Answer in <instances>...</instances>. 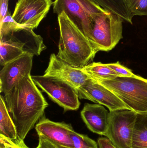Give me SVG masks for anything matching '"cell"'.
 <instances>
[{
    "label": "cell",
    "instance_id": "6da1fadb",
    "mask_svg": "<svg viewBox=\"0 0 147 148\" xmlns=\"http://www.w3.org/2000/svg\"><path fill=\"white\" fill-rule=\"evenodd\" d=\"M7 109L16 127L18 138L24 141L26 136L44 117L48 106L31 74L22 78L4 95Z\"/></svg>",
    "mask_w": 147,
    "mask_h": 148
},
{
    "label": "cell",
    "instance_id": "7a4b0ae2",
    "mask_svg": "<svg viewBox=\"0 0 147 148\" xmlns=\"http://www.w3.org/2000/svg\"><path fill=\"white\" fill-rule=\"evenodd\" d=\"M58 21L60 39L57 55L75 67L83 68L98 52L64 12L58 16Z\"/></svg>",
    "mask_w": 147,
    "mask_h": 148
},
{
    "label": "cell",
    "instance_id": "3957f363",
    "mask_svg": "<svg viewBox=\"0 0 147 148\" xmlns=\"http://www.w3.org/2000/svg\"><path fill=\"white\" fill-rule=\"evenodd\" d=\"M96 81L117 96L129 110L136 113L147 112V79L134 75Z\"/></svg>",
    "mask_w": 147,
    "mask_h": 148
},
{
    "label": "cell",
    "instance_id": "277c9868",
    "mask_svg": "<svg viewBox=\"0 0 147 148\" xmlns=\"http://www.w3.org/2000/svg\"><path fill=\"white\" fill-rule=\"evenodd\" d=\"M123 20L110 11L95 15L89 40L98 52L112 50L122 39Z\"/></svg>",
    "mask_w": 147,
    "mask_h": 148
},
{
    "label": "cell",
    "instance_id": "5b68a950",
    "mask_svg": "<svg viewBox=\"0 0 147 148\" xmlns=\"http://www.w3.org/2000/svg\"><path fill=\"white\" fill-rule=\"evenodd\" d=\"M53 11L58 16L64 12L89 40L94 16L108 11L92 0H55Z\"/></svg>",
    "mask_w": 147,
    "mask_h": 148
},
{
    "label": "cell",
    "instance_id": "8992f818",
    "mask_svg": "<svg viewBox=\"0 0 147 148\" xmlns=\"http://www.w3.org/2000/svg\"><path fill=\"white\" fill-rule=\"evenodd\" d=\"M36 85L47 94L54 102L62 107L64 111L77 110L80 107L77 89L68 83L54 77L32 76Z\"/></svg>",
    "mask_w": 147,
    "mask_h": 148
},
{
    "label": "cell",
    "instance_id": "52a82bcc",
    "mask_svg": "<svg viewBox=\"0 0 147 148\" xmlns=\"http://www.w3.org/2000/svg\"><path fill=\"white\" fill-rule=\"evenodd\" d=\"M46 47L43 39L31 30L27 36L21 37L14 34L0 38V64L4 65L25 53L39 56Z\"/></svg>",
    "mask_w": 147,
    "mask_h": 148
},
{
    "label": "cell",
    "instance_id": "ba28073f",
    "mask_svg": "<svg viewBox=\"0 0 147 148\" xmlns=\"http://www.w3.org/2000/svg\"><path fill=\"white\" fill-rule=\"evenodd\" d=\"M137 113L129 110L110 111L105 136L117 148H132L133 130Z\"/></svg>",
    "mask_w": 147,
    "mask_h": 148
},
{
    "label": "cell",
    "instance_id": "9c48e42d",
    "mask_svg": "<svg viewBox=\"0 0 147 148\" xmlns=\"http://www.w3.org/2000/svg\"><path fill=\"white\" fill-rule=\"evenodd\" d=\"M52 4L51 0H18L12 16L20 25L33 30L45 17Z\"/></svg>",
    "mask_w": 147,
    "mask_h": 148
},
{
    "label": "cell",
    "instance_id": "30bf717a",
    "mask_svg": "<svg viewBox=\"0 0 147 148\" xmlns=\"http://www.w3.org/2000/svg\"><path fill=\"white\" fill-rule=\"evenodd\" d=\"M79 99H86L106 106L110 111L129 108L114 93L90 78L77 89Z\"/></svg>",
    "mask_w": 147,
    "mask_h": 148
},
{
    "label": "cell",
    "instance_id": "8fae6325",
    "mask_svg": "<svg viewBox=\"0 0 147 148\" xmlns=\"http://www.w3.org/2000/svg\"><path fill=\"white\" fill-rule=\"evenodd\" d=\"M34 56L25 53L3 66L0 72L1 93H8L22 78L31 74Z\"/></svg>",
    "mask_w": 147,
    "mask_h": 148
},
{
    "label": "cell",
    "instance_id": "7c38bea8",
    "mask_svg": "<svg viewBox=\"0 0 147 148\" xmlns=\"http://www.w3.org/2000/svg\"><path fill=\"white\" fill-rule=\"evenodd\" d=\"M44 75L61 79L77 89L91 78L82 69L75 67L54 53L50 56L48 66Z\"/></svg>",
    "mask_w": 147,
    "mask_h": 148
},
{
    "label": "cell",
    "instance_id": "4fadbf2b",
    "mask_svg": "<svg viewBox=\"0 0 147 148\" xmlns=\"http://www.w3.org/2000/svg\"><path fill=\"white\" fill-rule=\"evenodd\" d=\"M38 136L53 143L61 148H74L70 133L73 130L70 124L56 122L42 117L35 126Z\"/></svg>",
    "mask_w": 147,
    "mask_h": 148
},
{
    "label": "cell",
    "instance_id": "5bb4252c",
    "mask_svg": "<svg viewBox=\"0 0 147 148\" xmlns=\"http://www.w3.org/2000/svg\"><path fill=\"white\" fill-rule=\"evenodd\" d=\"M80 114L82 120L91 132L105 136L109 112L104 107L99 103H86Z\"/></svg>",
    "mask_w": 147,
    "mask_h": 148
},
{
    "label": "cell",
    "instance_id": "9a60e30c",
    "mask_svg": "<svg viewBox=\"0 0 147 148\" xmlns=\"http://www.w3.org/2000/svg\"><path fill=\"white\" fill-rule=\"evenodd\" d=\"M0 135L11 140H21L18 138L16 127L7 109L4 97L1 95L0 97Z\"/></svg>",
    "mask_w": 147,
    "mask_h": 148
},
{
    "label": "cell",
    "instance_id": "2e32d148",
    "mask_svg": "<svg viewBox=\"0 0 147 148\" xmlns=\"http://www.w3.org/2000/svg\"><path fill=\"white\" fill-rule=\"evenodd\" d=\"M132 148H147V112L137 113L133 130Z\"/></svg>",
    "mask_w": 147,
    "mask_h": 148
},
{
    "label": "cell",
    "instance_id": "e0dca14e",
    "mask_svg": "<svg viewBox=\"0 0 147 148\" xmlns=\"http://www.w3.org/2000/svg\"><path fill=\"white\" fill-rule=\"evenodd\" d=\"M85 73L96 81L113 79L118 76L107 64L92 62L82 69Z\"/></svg>",
    "mask_w": 147,
    "mask_h": 148
},
{
    "label": "cell",
    "instance_id": "ac0fdd59",
    "mask_svg": "<svg viewBox=\"0 0 147 148\" xmlns=\"http://www.w3.org/2000/svg\"><path fill=\"white\" fill-rule=\"evenodd\" d=\"M25 29L14 20L11 13L9 11L4 19L0 22V38L6 37Z\"/></svg>",
    "mask_w": 147,
    "mask_h": 148
},
{
    "label": "cell",
    "instance_id": "d6986e66",
    "mask_svg": "<svg viewBox=\"0 0 147 148\" xmlns=\"http://www.w3.org/2000/svg\"><path fill=\"white\" fill-rule=\"evenodd\" d=\"M74 148H98V144L87 135L79 134L73 130L70 133Z\"/></svg>",
    "mask_w": 147,
    "mask_h": 148
},
{
    "label": "cell",
    "instance_id": "ffe728a7",
    "mask_svg": "<svg viewBox=\"0 0 147 148\" xmlns=\"http://www.w3.org/2000/svg\"><path fill=\"white\" fill-rule=\"evenodd\" d=\"M133 16L147 15V0H124Z\"/></svg>",
    "mask_w": 147,
    "mask_h": 148
},
{
    "label": "cell",
    "instance_id": "44dd1931",
    "mask_svg": "<svg viewBox=\"0 0 147 148\" xmlns=\"http://www.w3.org/2000/svg\"><path fill=\"white\" fill-rule=\"evenodd\" d=\"M0 148H29L23 141H13L0 135Z\"/></svg>",
    "mask_w": 147,
    "mask_h": 148
},
{
    "label": "cell",
    "instance_id": "7402d4cb",
    "mask_svg": "<svg viewBox=\"0 0 147 148\" xmlns=\"http://www.w3.org/2000/svg\"><path fill=\"white\" fill-rule=\"evenodd\" d=\"M107 65L117 74L118 76L131 77L135 75L130 69L121 65L119 62L108 63Z\"/></svg>",
    "mask_w": 147,
    "mask_h": 148
},
{
    "label": "cell",
    "instance_id": "603a6c76",
    "mask_svg": "<svg viewBox=\"0 0 147 148\" xmlns=\"http://www.w3.org/2000/svg\"><path fill=\"white\" fill-rule=\"evenodd\" d=\"M39 144L35 148H61L42 136H39Z\"/></svg>",
    "mask_w": 147,
    "mask_h": 148
},
{
    "label": "cell",
    "instance_id": "cb8c5ba5",
    "mask_svg": "<svg viewBox=\"0 0 147 148\" xmlns=\"http://www.w3.org/2000/svg\"><path fill=\"white\" fill-rule=\"evenodd\" d=\"M9 1V0H0V22L8 13Z\"/></svg>",
    "mask_w": 147,
    "mask_h": 148
},
{
    "label": "cell",
    "instance_id": "d4e9b609",
    "mask_svg": "<svg viewBox=\"0 0 147 148\" xmlns=\"http://www.w3.org/2000/svg\"><path fill=\"white\" fill-rule=\"evenodd\" d=\"M99 148H117L107 137H100L98 140Z\"/></svg>",
    "mask_w": 147,
    "mask_h": 148
}]
</instances>
